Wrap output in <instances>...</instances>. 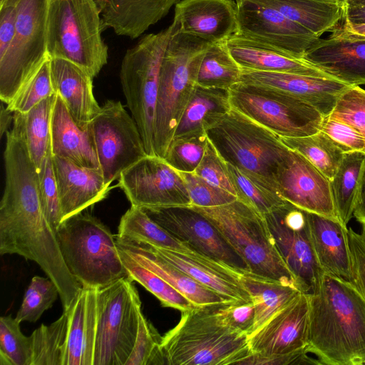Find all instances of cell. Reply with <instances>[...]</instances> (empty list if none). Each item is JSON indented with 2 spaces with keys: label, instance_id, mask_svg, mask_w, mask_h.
Masks as SVG:
<instances>
[{
  "label": "cell",
  "instance_id": "6da1fadb",
  "mask_svg": "<svg viewBox=\"0 0 365 365\" xmlns=\"http://www.w3.org/2000/svg\"><path fill=\"white\" fill-rule=\"evenodd\" d=\"M309 305L306 351L319 364H365V299L354 284L323 273Z\"/></svg>",
  "mask_w": 365,
  "mask_h": 365
},
{
  "label": "cell",
  "instance_id": "7a4b0ae2",
  "mask_svg": "<svg viewBox=\"0 0 365 365\" xmlns=\"http://www.w3.org/2000/svg\"><path fill=\"white\" fill-rule=\"evenodd\" d=\"M217 304L182 312L178 323L161 338L165 364H237L252 353L247 334L227 324Z\"/></svg>",
  "mask_w": 365,
  "mask_h": 365
},
{
  "label": "cell",
  "instance_id": "3957f363",
  "mask_svg": "<svg viewBox=\"0 0 365 365\" xmlns=\"http://www.w3.org/2000/svg\"><path fill=\"white\" fill-rule=\"evenodd\" d=\"M211 44L172 28L160 70L155 120L154 150L160 158H164L193 94L200 64Z\"/></svg>",
  "mask_w": 365,
  "mask_h": 365
},
{
  "label": "cell",
  "instance_id": "277c9868",
  "mask_svg": "<svg viewBox=\"0 0 365 365\" xmlns=\"http://www.w3.org/2000/svg\"><path fill=\"white\" fill-rule=\"evenodd\" d=\"M98 0H48V56L78 66L95 78L108 63V47Z\"/></svg>",
  "mask_w": 365,
  "mask_h": 365
},
{
  "label": "cell",
  "instance_id": "5b68a950",
  "mask_svg": "<svg viewBox=\"0 0 365 365\" xmlns=\"http://www.w3.org/2000/svg\"><path fill=\"white\" fill-rule=\"evenodd\" d=\"M190 206L217 228L247 269L299 289L264 215L239 200L215 207Z\"/></svg>",
  "mask_w": 365,
  "mask_h": 365
},
{
  "label": "cell",
  "instance_id": "8992f818",
  "mask_svg": "<svg viewBox=\"0 0 365 365\" xmlns=\"http://www.w3.org/2000/svg\"><path fill=\"white\" fill-rule=\"evenodd\" d=\"M56 235L64 262L82 287L101 289L128 276L115 236L98 218L75 215L61 224Z\"/></svg>",
  "mask_w": 365,
  "mask_h": 365
},
{
  "label": "cell",
  "instance_id": "52a82bcc",
  "mask_svg": "<svg viewBox=\"0 0 365 365\" xmlns=\"http://www.w3.org/2000/svg\"><path fill=\"white\" fill-rule=\"evenodd\" d=\"M207 133L225 162L277 192V173L290 151L277 135L233 108Z\"/></svg>",
  "mask_w": 365,
  "mask_h": 365
},
{
  "label": "cell",
  "instance_id": "ba28073f",
  "mask_svg": "<svg viewBox=\"0 0 365 365\" xmlns=\"http://www.w3.org/2000/svg\"><path fill=\"white\" fill-rule=\"evenodd\" d=\"M171 31L170 24L158 33L144 36L126 51L120 66L122 89L148 155H155L154 132L160 70Z\"/></svg>",
  "mask_w": 365,
  "mask_h": 365
},
{
  "label": "cell",
  "instance_id": "9c48e42d",
  "mask_svg": "<svg viewBox=\"0 0 365 365\" xmlns=\"http://www.w3.org/2000/svg\"><path fill=\"white\" fill-rule=\"evenodd\" d=\"M93 365H125L133 348L141 302L133 280L123 277L96 293Z\"/></svg>",
  "mask_w": 365,
  "mask_h": 365
},
{
  "label": "cell",
  "instance_id": "30bf717a",
  "mask_svg": "<svg viewBox=\"0 0 365 365\" xmlns=\"http://www.w3.org/2000/svg\"><path fill=\"white\" fill-rule=\"evenodd\" d=\"M48 0H18L16 31L0 56V99L8 105L49 57L46 48Z\"/></svg>",
  "mask_w": 365,
  "mask_h": 365
},
{
  "label": "cell",
  "instance_id": "8fae6325",
  "mask_svg": "<svg viewBox=\"0 0 365 365\" xmlns=\"http://www.w3.org/2000/svg\"><path fill=\"white\" fill-rule=\"evenodd\" d=\"M232 108L278 136L319 131L325 116L307 103L272 91L238 83L229 90Z\"/></svg>",
  "mask_w": 365,
  "mask_h": 365
},
{
  "label": "cell",
  "instance_id": "7c38bea8",
  "mask_svg": "<svg viewBox=\"0 0 365 365\" xmlns=\"http://www.w3.org/2000/svg\"><path fill=\"white\" fill-rule=\"evenodd\" d=\"M90 128L100 168L108 185L147 155L138 127L120 101L108 100Z\"/></svg>",
  "mask_w": 365,
  "mask_h": 365
},
{
  "label": "cell",
  "instance_id": "4fadbf2b",
  "mask_svg": "<svg viewBox=\"0 0 365 365\" xmlns=\"http://www.w3.org/2000/svg\"><path fill=\"white\" fill-rule=\"evenodd\" d=\"M264 216L276 245L294 275L300 290L307 294L312 293L324 272L312 247L308 212L287 201Z\"/></svg>",
  "mask_w": 365,
  "mask_h": 365
},
{
  "label": "cell",
  "instance_id": "5bb4252c",
  "mask_svg": "<svg viewBox=\"0 0 365 365\" xmlns=\"http://www.w3.org/2000/svg\"><path fill=\"white\" fill-rule=\"evenodd\" d=\"M117 185L132 206L143 210L191 205L179 172L156 155H147L125 170Z\"/></svg>",
  "mask_w": 365,
  "mask_h": 365
},
{
  "label": "cell",
  "instance_id": "9a60e30c",
  "mask_svg": "<svg viewBox=\"0 0 365 365\" xmlns=\"http://www.w3.org/2000/svg\"><path fill=\"white\" fill-rule=\"evenodd\" d=\"M235 1L239 27L235 34L243 38L297 58H304L319 38L275 9L247 0Z\"/></svg>",
  "mask_w": 365,
  "mask_h": 365
},
{
  "label": "cell",
  "instance_id": "2e32d148",
  "mask_svg": "<svg viewBox=\"0 0 365 365\" xmlns=\"http://www.w3.org/2000/svg\"><path fill=\"white\" fill-rule=\"evenodd\" d=\"M173 237L192 250L230 265L246 266L217 228L191 206H173L144 210Z\"/></svg>",
  "mask_w": 365,
  "mask_h": 365
},
{
  "label": "cell",
  "instance_id": "e0dca14e",
  "mask_svg": "<svg viewBox=\"0 0 365 365\" xmlns=\"http://www.w3.org/2000/svg\"><path fill=\"white\" fill-rule=\"evenodd\" d=\"M275 181L277 192L286 201L307 212L337 218L329 179L300 153L290 149Z\"/></svg>",
  "mask_w": 365,
  "mask_h": 365
},
{
  "label": "cell",
  "instance_id": "ac0fdd59",
  "mask_svg": "<svg viewBox=\"0 0 365 365\" xmlns=\"http://www.w3.org/2000/svg\"><path fill=\"white\" fill-rule=\"evenodd\" d=\"M309 294L302 292L263 326L247 336L252 353L284 354L308 345Z\"/></svg>",
  "mask_w": 365,
  "mask_h": 365
},
{
  "label": "cell",
  "instance_id": "d6986e66",
  "mask_svg": "<svg viewBox=\"0 0 365 365\" xmlns=\"http://www.w3.org/2000/svg\"><path fill=\"white\" fill-rule=\"evenodd\" d=\"M282 93L313 106L324 116L333 110L349 85L337 80L301 74L242 69L240 83Z\"/></svg>",
  "mask_w": 365,
  "mask_h": 365
},
{
  "label": "cell",
  "instance_id": "ffe728a7",
  "mask_svg": "<svg viewBox=\"0 0 365 365\" xmlns=\"http://www.w3.org/2000/svg\"><path fill=\"white\" fill-rule=\"evenodd\" d=\"M173 30L212 43L226 42L238 31L234 0H182L175 6Z\"/></svg>",
  "mask_w": 365,
  "mask_h": 365
},
{
  "label": "cell",
  "instance_id": "44dd1931",
  "mask_svg": "<svg viewBox=\"0 0 365 365\" xmlns=\"http://www.w3.org/2000/svg\"><path fill=\"white\" fill-rule=\"evenodd\" d=\"M53 161L62 222L104 200L113 188L106 182L100 169L84 168L53 155Z\"/></svg>",
  "mask_w": 365,
  "mask_h": 365
},
{
  "label": "cell",
  "instance_id": "7402d4cb",
  "mask_svg": "<svg viewBox=\"0 0 365 365\" xmlns=\"http://www.w3.org/2000/svg\"><path fill=\"white\" fill-rule=\"evenodd\" d=\"M150 247L165 260L215 291L225 300L252 302L250 294L238 279L236 267L192 249L178 252Z\"/></svg>",
  "mask_w": 365,
  "mask_h": 365
},
{
  "label": "cell",
  "instance_id": "603a6c76",
  "mask_svg": "<svg viewBox=\"0 0 365 365\" xmlns=\"http://www.w3.org/2000/svg\"><path fill=\"white\" fill-rule=\"evenodd\" d=\"M304 58L333 79L349 86L365 85V40L331 34L319 38Z\"/></svg>",
  "mask_w": 365,
  "mask_h": 365
},
{
  "label": "cell",
  "instance_id": "cb8c5ba5",
  "mask_svg": "<svg viewBox=\"0 0 365 365\" xmlns=\"http://www.w3.org/2000/svg\"><path fill=\"white\" fill-rule=\"evenodd\" d=\"M50 68L56 94L63 100L76 124L87 128L101 109L93 95V78L63 58H50Z\"/></svg>",
  "mask_w": 365,
  "mask_h": 365
},
{
  "label": "cell",
  "instance_id": "d4e9b609",
  "mask_svg": "<svg viewBox=\"0 0 365 365\" xmlns=\"http://www.w3.org/2000/svg\"><path fill=\"white\" fill-rule=\"evenodd\" d=\"M308 222L314 252L324 273L352 282L348 227L338 218L309 212Z\"/></svg>",
  "mask_w": 365,
  "mask_h": 365
},
{
  "label": "cell",
  "instance_id": "484cf974",
  "mask_svg": "<svg viewBox=\"0 0 365 365\" xmlns=\"http://www.w3.org/2000/svg\"><path fill=\"white\" fill-rule=\"evenodd\" d=\"M97 289L82 287L71 304L63 365H93Z\"/></svg>",
  "mask_w": 365,
  "mask_h": 365
},
{
  "label": "cell",
  "instance_id": "4316f807",
  "mask_svg": "<svg viewBox=\"0 0 365 365\" xmlns=\"http://www.w3.org/2000/svg\"><path fill=\"white\" fill-rule=\"evenodd\" d=\"M103 29L135 39L143 35L182 0H98Z\"/></svg>",
  "mask_w": 365,
  "mask_h": 365
},
{
  "label": "cell",
  "instance_id": "83f0119b",
  "mask_svg": "<svg viewBox=\"0 0 365 365\" xmlns=\"http://www.w3.org/2000/svg\"><path fill=\"white\" fill-rule=\"evenodd\" d=\"M115 240L117 247L125 251L142 266L163 278L195 306L210 305L227 301L215 291L165 260L149 245L117 236Z\"/></svg>",
  "mask_w": 365,
  "mask_h": 365
},
{
  "label": "cell",
  "instance_id": "f1b7e54d",
  "mask_svg": "<svg viewBox=\"0 0 365 365\" xmlns=\"http://www.w3.org/2000/svg\"><path fill=\"white\" fill-rule=\"evenodd\" d=\"M51 148L53 156L101 170L90 125L87 128L78 125L57 94L51 118Z\"/></svg>",
  "mask_w": 365,
  "mask_h": 365
},
{
  "label": "cell",
  "instance_id": "f546056e",
  "mask_svg": "<svg viewBox=\"0 0 365 365\" xmlns=\"http://www.w3.org/2000/svg\"><path fill=\"white\" fill-rule=\"evenodd\" d=\"M226 43L231 56L241 69L332 78L304 58L291 57L237 34L233 35Z\"/></svg>",
  "mask_w": 365,
  "mask_h": 365
},
{
  "label": "cell",
  "instance_id": "4dcf8cb0",
  "mask_svg": "<svg viewBox=\"0 0 365 365\" xmlns=\"http://www.w3.org/2000/svg\"><path fill=\"white\" fill-rule=\"evenodd\" d=\"M247 1L278 11L319 38L324 33H331L344 20L343 0Z\"/></svg>",
  "mask_w": 365,
  "mask_h": 365
},
{
  "label": "cell",
  "instance_id": "1f68e13d",
  "mask_svg": "<svg viewBox=\"0 0 365 365\" xmlns=\"http://www.w3.org/2000/svg\"><path fill=\"white\" fill-rule=\"evenodd\" d=\"M235 270L240 284L250 294L255 307V321L249 334L259 329L302 292L294 286L255 274L242 267H236Z\"/></svg>",
  "mask_w": 365,
  "mask_h": 365
},
{
  "label": "cell",
  "instance_id": "d6a6232c",
  "mask_svg": "<svg viewBox=\"0 0 365 365\" xmlns=\"http://www.w3.org/2000/svg\"><path fill=\"white\" fill-rule=\"evenodd\" d=\"M231 108L229 91L205 88L197 84L174 137L207 131Z\"/></svg>",
  "mask_w": 365,
  "mask_h": 365
},
{
  "label": "cell",
  "instance_id": "836d02e7",
  "mask_svg": "<svg viewBox=\"0 0 365 365\" xmlns=\"http://www.w3.org/2000/svg\"><path fill=\"white\" fill-rule=\"evenodd\" d=\"M365 175V153H345L332 178L331 190L336 217L347 227L354 210Z\"/></svg>",
  "mask_w": 365,
  "mask_h": 365
},
{
  "label": "cell",
  "instance_id": "e575fe53",
  "mask_svg": "<svg viewBox=\"0 0 365 365\" xmlns=\"http://www.w3.org/2000/svg\"><path fill=\"white\" fill-rule=\"evenodd\" d=\"M56 99L54 94L26 113H14L13 126L21 133L37 170L51 148V124Z\"/></svg>",
  "mask_w": 365,
  "mask_h": 365
},
{
  "label": "cell",
  "instance_id": "d590c367",
  "mask_svg": "<svg viewBox=\"0 0 365 365\" xmlns=\"http://www.w3.org/2000/svg\"><path fill=\"white\" fill-rule=\"evenodd\" d=\"M116 236L173 251L187 252L192 249L154 221L143 209L132 205L122 216Z\"/></svg>",
  "mask_w": 365,
  "mask_h": 365
},
{
  "label": "cell",
  "instance_id": "8d00e7d4",
  "mask_svg": "<svg viewBox=\"0 0 365 365\" xmlns=\"http://www.w3.org/2000/svg\"><path fill=\"white\" fill-rule=\"evenodd\" d=\"M279 138L283 144L303 155L329 180L334 175L345 153L332 138L321 130L304 137Z\"/></svg>",
  "mask_w": 365,
  "mask_h": 365
},
{
  "label": "cell",
  "instance_id": "74e56055",
  "mask_svg": "<svg viewBox=\"0 0 365 365\" xmlns=\"http://www.w3.org/2000/svg\"><path fill=\"white\" fill-rule=\"evenodd\" d=\"M226 42L212 43L206 51L197 74L198 86L229 91L240 83L242 69Z\"/></svg>",
  "mask_w": 365,
  "mask_h": 365
},
{
  "label": "cell",
  "instance_id": "f35d334b",
  "mask_svg": "<svg viewBox=\"0 0 365 365\" xmlns=\"http://www.w3.org/2000/svg\"><path fill=\"white\" fill-rule=\"evenodd\" d=\"M68 331V314L49 325L41 324L31 334V365H63Z\"/></svg>",
  "mask_w": 365,
  "mask_h": 365
},
{
  "label": "cell",
  "instance_id": "ab89813d",
  "mask_svg": "<svg viewBox=\"0 0 365 365\" xmlns=\"http://www.w3.org/2000/svg\"><path fill=\"white\" fill-rule=\"evenodd\" d=\"M230 180L237 200L247 204L262 215L287 201L278 192L262 182L226 162Z\"/></svg>",
  "mask_w": 365,
  "mask_h": 365
},
{
  "label": "cell",
  "instance_id": "60d3db41",
  "mask_svg": "<svg viewBox=\"0 0 365 365\" xmlns=\"http://www.w3.org/2000/svg\"><path fill=\"white\" fill-rule=\"evenodd\" d=\"M117 248L128 276L156 297L162 306L174 308L181 312L195 306L160 276L142 266L125 251Z\"/></svg>",
  "mask_w": 365,
  "mask_h": 365
},
{
  "label": "cell",
  "instance_id": "b9f144b4",
  "mask_svg": "<svg viewBox=\"0 0 365 365\" xmlns=\"http://www.w3.org/2000/svg\"><path fill=\"white\" fill-rule=\"evenodd\" d=\"M31 336H25L20 323L11 315L0 318V365H31Z\"/></svg>",
  "mask_w": 365,
  "mask_h": 365
},
{
  "label": "cell",
  "instance_id": "7bdbcfd3",
  "mask_svg": "<svg viewBox=\"0 0 365 365\" xmlns=\"http://www.w3.org/2000/svg\"><path fill=\"white\" fill-rule=\"evenodd\" d=\"M208 140L207 131L174 137L164 159L178 171L193 173L202 158Z\"/></svg>",
  "mask_w": 365,
  "mask_h": 365
},
{
  "label": "cell",
  "instance_id": "ee69618b",
  "mask_svg": "<svg viewBox=\"0 0 365 365\" xmlns=\"http://www.w3.org/2000/svg\"><path fill=\"white\" fill-rule=\"evenodd\" d=\"M59 297L58 289L49 278L35 276L26 291L15 319L19 322H36Z\"/></svg>",
  "mask_w": 365,
  "mask_h": 365
},
{
  "label": "cell",
  "instance_id": "f6af8a7d",
  "mask_svg": "<svg viewBox=\"0 0 365 365\" xmlns=\"http://www.w3.org/2000/svg\"><path fill=\"white\" fill-rule=\"evenodd\" d=\"M161 338L140 312L135 341L125 365L165 364L160 347Z\"/></svg>",
  "mask_w": 365,
  "mask_h": 365
},
{
  "label": "cell",
  "instance_id": "bcb514c9",
  "mask_svg": "<svg viewBox=\"0 0 365 365\" xmlns=\"http://www.w3.org/2000/svg\"><path fill=\"white\" fill-rule=\"evenodd\" d=\"M54 94L56 93L51 80L50 57H48L13 101L6 105V107L14 113H24Z\"/></svg>",
  "mask_w": 365,
  "mask_h": 365
},
{
  "label": "cell",
  "instance_id": "7dc6e473",
  "mask_svg": "<svg viewBox=\"0 0 365 365\" xmlns=\"http://www.w3.org/2000/svg\"><path fill=\"white\" fill-rule=\"evenodd\" d=\"M38 178L43 211L56 231L62 223V214L51 148L38 169Z\"/></svg>",
  "mask_w": 365,
  "mask_h": 365
},
{
  "label": "cell",
  "instance_id": "c3c4849f",
  "mask_svg": "<svg viewBox=\"0 0 365 365\" xmlns=\"http://www.w3.org/2000/svg\"><path fill=\"white\" fill-rule=\"evenodd\" d=\"M353 127L365 136V90L350 86L341 93L328 115Z\"/></svg>",
  "mask_w": 365,
  "mask_h": 365
},
{
  "label": "cell",
  "instance_id": "681fc988",
  "mask_svg": "<svg viewBox=\"0 0 365 365\" xmlns=\"http://www.w3.org/2000/svg\"><path fill=\"white\" fill-rule=\"evenodd\" d=\"M178 172L185 182L192 206L215 207L237 200L230 192L209 182L195 172Z\"/></svg>",
  "mask_w": 365,
  "mask_h": 365
},
{
  "label": "cell",
  "instance_id": "f907efd6",
  "mask_svg": "<svg viewBox=\"0 0 365 365\" xmlns=\"http://www.w3.org/2000/svg\"><path fill=\"white\" fill-rule=\"evenodd\" d=\"M195 173L209 182L230 192L237 197L229 178L226 162L210 138L202 158Z\"/></svg>",
  "mask_w": 365,
  "mask_h": 365
},
{
  "label": "cell",
  "instance_id": "816d5d0a",
  "mask_svg": "<svg viewBox=\"0 0 365 365\" xmlns=\"http://www.w3.org/2000/svg\"><path fill=\"white\" fill-rule=\"evenodd\" d=\"M321 130L332 138L345 152L365 153V136L349 125L326 116Z\"/></svg>",
  "mask_w": 365,
  "mask_h": 365
},
{
  "label": "cell",
  "instance_id": "f5cc1de1",
  "mask_svg": "<svg viewBox=\"0 0 365 365\" xmlns=\"http://www.w3.org/2000/svg\"><path fill=\"white\" fill-rule=\"evenodd\" d=\"M217 309L230 327L249 334L255 321L252 302L225 301L217 304Z\"/></svg>",
  "mask_w": 365,
  "mask_h": 365
},
{
  "label": "cell",
  "instance_id": "db71d44e",
  "mask_svg": "<svg viewBox=\"0 0 365 365\" xmlns=\"http://www.w3.org/2000/svg\"><path fill=\"white\" fill-rule=\"evenodd\" d=\"M351 252L352 282L365 299V227L359 232L347 228Z\"/></svg>",
  "mask_w": 365,
  "mask_h": 365
},
{
  "label": "cell",
  "instance_id": "11a10c76",
  "mask_svg": "<svg viewBox=\"0 0 365 365\" xmlns=\"http://www.w3.org/2000/svg\"><path fill=\"white\" fill-rule=\"evenodd\" d=\"M305 350L284 354L266 355L251 353L237 363L238 365H289L319 364L317 359L307 356Z\"/></svg>",
  "mask_w": 365,
  "mask_h": 365
},
{
  "label": "cell",
  "instance_id": "9f6ffc18",
  "mask_svg": "<svg viewBox=\"0 0 365 365\" xmlns=\"http://www.w3.org/2000/svg\"><path fill=\"white\" fill-rule=\"evenodd\" d=\"M18 0H9L0 7V56L9 48L16 31Z\"/></svg>",
  "mask_w": 365,
  "mask_h": 365
},
{
  "label": "cell",
  "instance_id": "6f0895ef",
  "mask_svg": "<svg viewBox=\"0 0 365 365\" xmlns=\"http://www.w3.org/2000/svg\"><path fill=\"white\" fill-rule=\"evenodd\" d=\"M344 15L343 22L365 24V0H343Z\"/></svg>",
  "mask_w": 365,
  "mask_h": 365
},
{
  "label": "cell",
  "instance_id": "680465c9",
  "mask_svg": "<svg viewBox=\"0 0 365 365\" xmlns=\"http://www.w3.org/2000/svg\"><path fill=\"white\" fill-rule=\"evenodd\" d=\"M331 34L346 38L365 40V24L342 22Z\"/></svg>",
  "mask_w": 365,
  "mask_h": 365
},
{
  "label": "cell",
  "instance_id": "91938a15",
  "mask_svg": "<svg viewBox=\"0 0 365 365\" xmlns=\"http://www.w3.org/2000/svg\"><path fill=\"white\" fill-rule=\"evenodd\" d=\"M353 217L365 227V175L363 179L361 188L354 210Z\"/></svg>",
  "mask_w": 365,
  "mask_h": 365
},
{
  "label": "cell",
  "instance_id": "94428289",
  "mask_svg": "<svg viewBox=\"0 0 365 365\" xmlns=\"http://www.w3.org/2000/svg\"><path fill=\"white\" fill-rule=\"evenodd\" d=\"M0 113V135L2 137L8 131L11 122L14 121V112L1 105Z\"/></svg>",
  "mask_w": 365,
  "mask_h": 365
},
{
  "label": "cell",
  "instance_id": "6125c7cd",
  "mask_svg": "<svg viewBox=\"0 0 365 365\" xmlns=\"http://www.w3.org/2000/svg\"><path fill=\"white\" fill-rule=\"evenodd\" d=\"M9 0H0V7L4 6Z\"/></svg>",
  "mask_w": 365,
  "mask_h": 365
}]
</instances>
